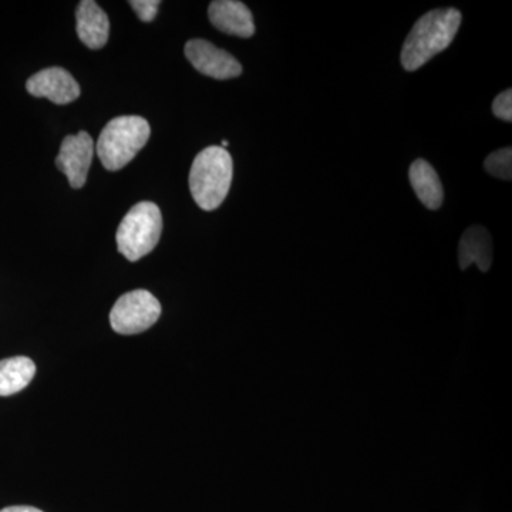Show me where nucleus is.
<instances>
[{"label": "nucleus", "mask_w": 512, "mask_h": 512, "mask_svg": "<svg viewBox=\"0 0 512 512\" xmlns=\"http://www.w3.org/2000/svg\"><path fill=\"white\" fill-rule=\"evenodd\" d=\"M212 25L229 36L251 37L255 33L251 10L237 0H215L208 9Z\"/></svg>", "instance_id": "9"}, {"label": "nucleus", "mask_w": 512, "mask_h": 512, "mask_svg": "<svg viewBox=\"0 0 512 512\" xmlns=\"http://www.w3.org/2000/svg\"><path fill=\"white\" fill-rule=\"evenodd\" d=\"M150 136V124L143 117H116L101 131L97 156L106 170L119 171L143 150Z\"/></svg>", "instance_id": "3"}, {"label": "nucleus", "mask_w": 512, "mask_h": 512, "mask_svg": "<svg viewBox=\"0 0 512 512\" xmlns=\"http://www.w3.org/2000/svg\"><path fill=\"white\" fill-rule=\"evenodd\" d=\"M160 0H131L130 6L143 22H153L156 19Z\"/></svg>", "instance_id": "15"}, {"label": "nucleus", "mask_w": 512, "mask_h": 512, "mask_svg": "<svg viewBox=\"0 0 512 512\" xmlns=\"http://www.w3.org/2000/svg\"><path fill=\"white\" fill-rule=\"evenodd\" d=\"M161 232L163 215L160 208L154 202H138L127 212L117 229V248L128 261L136 262L157 247Z\"/></svg>", "instance_id": "4"}, {"label": "nucleus", "mask_w": 512, "mask_h": 512, "mask_svg": "<svg viewBox=\"0 0 512 512\" xmlns=\"http://www.w3.org/2000/svg\"><path fill=\"white\" fill-rule=\"evenodd\" d=\"M36 366L29 357L16 356L0 360V396H12L29 386Z\"/></svg>", "instance_id": "13"}, {"label": "nucleus", "mask_w": 512, "mask_h": 512, "mask_svg": "<svg viewBox=\"0 0 512 512\" xmlns=\"http://www.w3.org/2000/svg\"><path fill=\"white\" fill-rule=\"evenodd\" d=\"M460 10L436 9L417 20L402 50V64L407 72L420 69L453 42L461 25Z\"/></svg>", "instance_id": "1"}, {"label": "nucleus", "mask_w": 512, "mask_h": 512, "mask_svg": "<svg viewBox=\"0 0 512 512\" xmlns=\"http://www.w3.org/2000/svg\"><path fill=\"white\" fill-rule=\"evenodd\" d=\"M234 175L231 154L220 146H211L195 157L190 171V191L198 207L214 211L227 198Z\"/></svg>", "instance_id": "2"}, {"label": "nucleus", "mask_w": 512, "mask_h": 512, "mask_svg": "<svg viewBox=\"0 0 512 512\" xmlns=\"http://www.w3.org/2000/svg\"><path fill=\"white\" fill-rule=\"evenodd\" d=\"M485 170L500 180L511 181L512 178V150L511 147L501 148L487 157L484 163Z\"/></svg>", "instance_id": "14"}, {"label": "nucleus", "mask_w": 512, "mask_h": 512, "mask_svg": "<svg viewBox=\"0 0 512 512\" xmlns=\"http://www.w3.org/2000/svg\"><path fill=\"white\" fill-rule=\"evenodd\" d=\"M410 183L419 200L429 210H439L444 200L443 184L439 174L427 161L416 160L410 165Z\"/></svg>", "instance_id": "12"}, {"label": "nucleus", "mask_w": 512, "mask_h": 512, "mask_svg": "<svg viewBox=\"0 0 512 512\" xmlns=\"http://www.w3.org/2000/svg\"><path fill=\"white\" fill-rule=\"evenodd\" d=\"M94 157L93 138L86 131L64 138L56 158V167L66 174L72 188H83Z\"/></svg>", "instance_id": "7"}, {"label": "nucleus", "mask_w": 512, "mask_h": 512, "mask_svg": "<svg viewBox=\"0 0 512 512\" xmlns=\"http://www.w3.org/2000/svg\"><path fill=\"white\" fill-rule=\"evenodd\" d=\"M26 89L32 96L49 99L62 106L72 103L80 96L79 83L62 67H49L33 74L26 83Z\"/></svg>", "instance_id": "8"}, {"label": "nucleus", "mask_w": 512, "mask_h": 512, "mask_svg": "<svg viewBox=\"0 0 512 512\" xmlns=\"http://www.w3.org/2000/svg\"><path fill=\"white\" fill-rule=\"evenodd\" d=\"M0 512H43V511L37 510V508L23 507V505H20V507L3 508V510Z\"/></svg>", "instance_id": "17"}, {"label": "nucleus", "mask_w": 512, "mask_h": 512, "mask_svg": "<svg viewBox=\"0 0 512 512\" xmlns=\"http://www.w3.org/2000/svg\"><path fill=\"white\" fill-rule=\"evenodd\" d=\"M493 113L498 119L503 121H512V90L508 89L501 93L500 96L495 97L493 101Z\"/></svg>", "instance_id": "16"}, {"label": "nucleus", "mask_w": 512, "mask_h": 512, "mask_svg": "<svg viewBox=\"0 0 512 512\" xmlns=\"http://www.w3.org/2000/svg\"><path fill=\"white\" fill-rule=\"evenodd\" d=\"M493 254V241L487 229L474 225L464 232L458 247V261L463 271L476 264L481 272H487L493 264Z\"/></svg>", "instance_id": "11"}, {"label": "nucleus", "mask_w": 512, "mask_h": 512, "mask_svg": "<svg viewBox=\"0 0 512 512\" xmlns=\"http://www.w3.org/2000/svg\"><path fill=\"white\" fill-rule=\"evenodd\" d=\"M185 56L192 66L204 76L217 80L241 76V63L225 50L218 49L208 40L192 39L185 45Z\"/></svg>", "instance_id": "6"}, {"label": "nucleus", "mask_w": 512, "mask_h": 512, "mask_svg": "<svg viewBox=\"0 0 512 512\" xmlns=\"http://www.w3.org/2000/svg\"><path fill=\"white\" fill-rule=\"evenodd\" d=\"M161 315V305L153 293L137 289L124 293L110 313L111 328L120 335L146 332Z\"/></svg>", "instance_id": "5"}, {"label": "nucleus", "mask_w": 512, "mask_h": 512, "mask_svg": "<svg viewBox=\"0 0 512 512\" xmlns=\"http://www.w3.org/2000/svg\"><path fill=\"white\" fill-rule=\"evenodd\" d=\"M77 35L92 50H99L107 45L110 22L106 12L93 0H83L76 10Z\"/></svg>", "instance_id": "10"}]
</instances>
